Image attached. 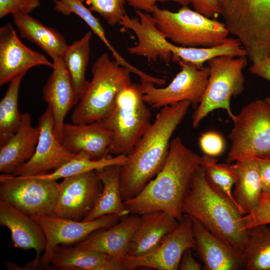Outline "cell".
<instances>
[{
  "label": "cell",
  "instance_id": "e0dca14e",
  "mask_svg": "<svg viewBox=\"0 0 270 270\" xmlns=\"http://www.w3.org/2000/svg\"><path fill=\"white\" fill-rule=\"evenodd\" d=\"M138 18L126 14L118 24L123 28L131 30L138 38L137 44L127 50L133 55L146 57L149 62L158 60L168 64L172 58L169 49L170 42L156 26L151 14L135 10Z\"/></svg>",
  "mask_w": 270,
  "mask_h": 270
},
{
  "label": "cell",
  "instance_id": "5bb4252c",
  "mask_svg": "<svg viewBox=\"0 0 270 270\" xmlns=\"http://www.w3.org/2000/svg\"><path fill=\"white\" fill-rule=\"evenodd\" d=\"M102 188L96 170L64 178L58 183L53 214L82 220L94 206Z\"/></svg>",
  "mask_w": 270,
  "mask_h": 270
},
{
  "label": "cell",
  "instance_id": "cb8c5ba5",
  "mask_svg": "<svg viewBox=\"0 0 270 270\" xmlns=\"http://www.w3.org/2000/svg\"><path fill=\"white\" fill-rule=\"evenodd\" d=\"M140 216L139 226L130 242L128 256H139L150 252L177 227L180 222L162 211L143 214Z\"/></svg>",
  "mask_w": 270,
  "mask_h": 270
},
{
  "label": "cell",
  "instance_id": "ab89813d",
  "mask_svg": "<svg viewBox=\"0 0 270 270\" xmlns=\"http://www.w3.org/2000/svg\"><path fill=\"white\" fill-rule=\"evenodd\" d=\"M194 10L211 18H216L220 15L218 0H191Z\"/></svg>",
  "mask_w": 270,
  "mask_h": 270
},
{
  "label": "cell",
  "instance_id": "44dd1931",
  "mask_svg": "<svg viewBox=\"0 0 270 270\" xmlns=\"http://www.w3.org/2000/svg\"><path fill=\"white\" fill-rule=\"evenodd\" d=\"M140 215L129 214L114 225L97 230L78 242V248L104 252L121 264L128 255L130 240L138 228Z\"/></svg>",
  "mask_w": 270,
  "mask_h": 270
},
{
  "label": "cell",
  "instance_id": "836d02e7",
  "mask_svg": "<svg viewBox=\"0 0 270 270\" xmlns=\"http://www.w3.org/2000/svg\"><path fill=\"white\" fill-rule=\"evenodd\" d=\"M200 166L204 168L206 178L210 186L234 203L240 210L232 192L236 178L228 163H218L215 157L204 154L201 156Z\"/></svg>",
  "mask_w": 270,
  "mask_h": 270
},
{
  "label": "cell",
  "instance_id": "3957f363",
  "mask_svg": "<svg viewBox=\"0 0 270 270\" xmlns=\"http://www.w3.org/2000/svg\"><path fill=\"white\" fill-rule=\"evenodd\" d=\"M182 212L242 253L247 238L243 215L234 203L210 186L201 166L194 174L182 204Z\"/></svg>",
  "mask_w": 270,
  "mask_h": 270
},
{
  "label": "cell",
  "instance_id": "4fadbf2b",
  "mask_svg": "<svg viewBox=\"0 0 270 270\" xmlns=\"http://www.w3.org/2000/svg\"><path fill=\"white\" fill-rule=\"evenodd\" d=\"M196 250L192 220L184 214L177 227L154 250L144 256L127 255L122 262L124 270H133L146 268L158 270H176L184 252Z\"/></svg>",
  "mask_w": 270,
  "mask_h": 270
},
{
  "label": "cell",
  "instance_id": "ba28073f",
  "mask_svg": "<svg viewBox=\"0 0 270 270\" xmlns=\"http://www.w3.org/2000/svg\"><path fill=\"white\" fill-rule=\"evenodd\" d=\"M231 118L226 163L270 156V108L264 100L250 102Z\"/></svg>",
  "mask_w": 270,
  "mask_h": 270
},
{
  "label": "cell",
  "instance_id": "1f68e13d",
  "mask_svg": "<svg viewBox=\"0 0 270 270\" xmlns=\"http://www.w3.org/2000/svg\"><path fill=\"white\" fill-rule=\"evenodd\" d=\"M26 72L11 80L0 102V146L3 144L18 130L22 114L18 110V93L20 82Z\"/></svg>",
  "mask_w": 270,
  "mask_h": 270
},
{
  "label": "cell",
  "instance_id": "ee69618b",
  "mask_svg": "<svg viewBox=\"0 0 270 270\" xmlns=\"http://www.w3.org/2000/svg\"><path fill=\"white\" fill-rule=\"evenodd\" d=\"M192 248L186 249L184 252L179 266L180 270H201L203 266L198 262L194 258Z\"/></svg>",
  "mask_w": 270,
  "mask_h": 270
},
{
  "label": "cell",
  "instance_id": "d590c367",
  "mask_svg": "<svg viewBox=\"0 0 270 270\" xmlns=\"http://www.w3.org/2000/svg\"><path fill=\"white\" fill-rule=\"evenodd\" d=\"M89 6L92 12L98 13L112 26L118 24L126 14V0H82Z\"/></svg>",
  "mask_w": 270,
  "mask_h": 270
},
{
  "label": "cell",
  "instance_id": "e575fe53",
  "mask_svg": "<svg viewBox=\"0 0 270 270\" xmlns=\"http://www.w3.org/2000/svg\"><path fill=\"white\" fill-rule=\"evenodd\" d=\"M54 8L64 16L74 14L80 17L94 32L104 42L110 50L112 46L108 40L104 28L100 20L95 16L88 8L86 7L82 0H53Z\"/></svg>",
  "mask_w": 270,
  "mask_h": 270
},
{
  "label": "cell",
  "instance_id": "d4e9b609",
  "mask_svg": "<svg viewBox=\"0 0 270 270\" xmlns=\"http://www.w3.org/2000/svg\"><path fill=\"white\" fill-rule=\"evenodd\" d=\"M228 165L236 178L234 200L242 214L246 215L258 206L262 192L258 160H240Z\"/></svg>",
  "mask_w": 270,
  "mask_h": 270
},
{
  "label": "cell",
  "instance_id": "d6a6232c",
  "mask_svg": "<svg viewBox=\"0 0 270 270\" xmlns=\"http://www.w3.org/2000/svg\"><path fill=\"white\" fill-rule=\"evenodd\" d=\"M126 160L127 156L122 154L114 157L108 155L99 160H92L85 156H81L73 158L52 172L36 176L44 179L57 180L110 166H122Z\"/></svg>",
  "mask_w": 270,
  "mask_h": 270
},
{
  "label": "cell",
  "instance_id": "f546056e",
  "mask_svg": "<svg viewBox=\"0 0 270 270\" xmlns=\"http://www.w3.org/2000/svg\"><path fill=\"white\" fill-rule=\"evenodd\" d=\"M92 32H87L80 39L68 45L62 56L74 90L80 98L89 82L86 78L90 52Z\"/></svg>",
  "mask_w": 270,
  "mask_h": 270
},
{
  "label": "cell",
  "instance_id": "4316f807",
  "mask_svg": "<svg viewBox=\"0 0 270 270\" xmlns=\"http://www.w3.org/2000/svg\"><path fill=\"white\" fill-rule=\"evenodd\" d=\"M14 24L20 36L35 44L52 60L62 57L68 46L64 36L54 28L47 26L30 14H12Z\"/></svg>",
  "mask_w": 270,
  "mask_h": 270
},
{
  "label": "cell",
  "instance_id": "4dcf8cb0",
  "mask_svg": "<svg viewBox=\"0 0 270 270\" xmlns=\"http://www.w3.org/2000/svg\"><path fill=\"white\" fill-rule=\"evenodd\" d=\"M242 254L246 270H270V224H260L247 230Z\"/></svg>",
  "mask_w": 270,
  "mask_h": 270
},
{
  "label": "cell",
  "instance_id": "f6af8a7d",
  "mask_svg": "<svg viewBox=\"0 0 270 270\" xmlns=\"http://www.w3.org/2000/svg\"><path fill=\"white\" fill-rule=\"evenodd\" d=\"M264 100H266L270 108V96L266 98Z\"/></svg>",
  "mask_w": 270,
  "mask_h": 270
},
{
  "label": "cell",
  "instance_id": "7bdbcfd3",
  "mask_svg": "<svg viewBox=\"0 0 270 270\" xmlns=\"http://www.w3.org/2000/svg\"><path fill=\"white\" fill-rule=\"evenodd\" d=\"M249 70L251 74L270 82V56L252 63Z\"/></svg>",
  "mask_w": 270,
  "mask_h": 270
},
{
  "label": "cell",
  "instance_id": "7a4b0ae2",
  "mask_svg": "<svg viewBox=\"0 0 270 270\" xmlns=\"http://www.w3.org/2000/svg\"><path fill=\"white\" fill-rule=\"evenodd\" d=\"M201 156L187 148L178 136L170 143L168 156L160 171L135 197L124 202L130 214L162 211L180 222L182 204Z\"/></svg>",
  "mask_w": 270,
  "mask_h": 270
},
{
  "label": "cell",
  "instance_id": "9c48e42d",
  "mask_svg": "<svg viewBox=\"0 0 270 270\" xmlns=\"http://www.w3.org/2000/svg\"><path fill=\"white\" fill-rule=\"evenodd\" d=\"M247 63L246 56H221L208 62V82L203 97L192 115L194 128H197L202 120L215 110H224L230 118L233 116L230 100L244 90L243 70Z\"/></svg>",
  "mask_w": 270,
  "mask_h": 270
},
{
  "label": "cell",
  "instance_id": "ffe728a7",
  "mask_svg": "<svg viewBox=\"0 0 270 270\" xmlns=\"http://www.w3.org/2000/svg\"><path fill=\"white\" fill-rule=\"evenodd\" d=\"M0 224L9 230L12 242L16 248L35 250L34 260L28 263L24 269L38 267L46 244L44 232L39 224L30 216L0 200Z\"/></svg>",
  "mask_w": 270,
  "mask_h": 270
},
{
  "label": "cell",
  "instance_id": "277c9868",
  "mask_svg": "<svg viewBox=\"0 0 270 270\" xmlns=\"http://www.w3.org/2000/svg\"><path fill=\"white\" fill-rule=\"evenodd\" d=\"M230 34L252 62L270 56V0H218Z\"/></svg>",
  "mask_w": 270,
  "mask_h": 270
},
{
  "label": "cell",
  "instance_id": "484cf974",
  "mask_svg": "<svg viewBox=\"0 0 270 270\" xmlns=\"http://www.w3.org/2000/svg\"><path fill=\"white\" fill-rule=\"evenodd\" d=\"M51 264L62 270H122L121 264L106 254L84 249L76 246L68 247L58 245L54 248Z\"/></svg>",
  "mask_w": 270,
  "mask_h": 270
},
{
  "label": "cell",
  "instance_id": "2e32d148",
  "mask_svg": "<svg viewBox=\"0 0 270 270\" xmlns=\"http://www.w3.org/2000/svg\"><path fill=\"white\" fill-rule=\"evenodd\" d=\"M39 66L52 68L54 64L44 54L24 44L11 23L2 26L0 28V86Z\"/></svg>",
  "mask_w": 270,
  "mask_h": 270
},
{
  "label": "cell",
  "instance_id": "6da1fadb",
  "mask_svg": "<svg viewBox=\"0 0 270 270\" xmlns=\"http://www.w3.org/2000/svg\"><path fill=\"white\" fill-rule=\"evenodd\" d=\"M190 104V101L184 100L162 108L126 156L120 172L124 202L137 196L160 171L168 156L170 138Z\"/></svg>",
  "mask_w": 270,
  "mask_h": 270
},
{
  "label": "cell",
  "instance_id": "30bf717a",
  "mask_svg": "<svg viewBox=\"0 0 270 270\" xmlns=\"http://www.w3.org/2000/svg\"><path fill=\"white\" fill-rule=\"evenodd\" d=\"M58 190L56 180L36 176L0 175V200L30 216L53 214Z\"/></svg>",
  "mask_w": 270,
  "mask_h": 270
},
{
  "label": "cell",
  "instance_id": "ac0fdd59",
  "mask_svg": "<svg viewBox=\"0 0 270 270\" xmlns=\"http://www.w3.org/2000/svg\"><path fill=\"white\" fill-rule=\"evenodd\" d=\"M52 71L42 90V98L48 104L54 121V132L61 142L64 118L80 100L62 57L52 60Z\"/></svg>",
  "mask_w": 270,
  "mask_h": 270
},
{
  "label": "cell",
  "instance_id": "603a6c76",
  "mask_svg": "<svg viewBox=\"0 0 270 270\" xmlns=\"http://www.w3.org/2000/svg\"><path fill=\"white\" fill-rule=\"evenodd\" d=\"M38 126L32 125L30 114H22L16 131L0 146V172L12 174L20 166L28 160L34 152L39 138Z\"/></svg>",
  "mask_w": 270,
  "mask_h": 270
},
{
  "label": "cell",
  "instance_id": "9a60e30c",
  "mask_svg": "<svg viewBox=\"0 0 270 270\" xmlns=\"http://www.w3.org/2000/svg\"><path fill=\"white\" fill-rule=\"evenodd\" d=\"M38 140L32 158L18 166L12 174L16 176H32L55 170L74 158L84 156L68 150L54 132L52 113L47 107L38 120Z\"/></svg>",
  "mask_w": 270,
  "mask_h": 270
},
{
  "label": "cell",
  "instance_id": "74e56055",
  "mask_svg": "<svg viewBox=\"0 0 270 270\" xmlns=\"http://www.w3.org/2000/svg\"><path fill=\"white\" fill-rule=\"evenodd\" d=\"M40 5V0H0V18L10 14H30Z\"/></svg>",
  "mask_w": 270,
  "mask_h": 270
},
{
  "label": "cell",
  "instance_id": "60d3db41",
  "mask_svg": "<svg viewBox=\"0 0 270 270\" xmlns=\"http://www.w3.org/2000/svg\"><path fill=\"white\" fill-rule=\"evenodd\" d=\"M126 2L135 10H139L144 12L152 14L156 3L174 2L182 6H188L191 0H126Z\"/></svg>",
  "mask_w": 270,
  "mask_h": 270
},
{
  "label": "cell",
  "instance_id": "8d00e7d4",
  "mask_svg": "<svg viewBox=\"0 0 270 270\" xmlns=\"http://www.w3.org/2000/svg\"><path fill=\"white\" fill-rule=\"evenodd\" d=\"M242 220L246 230L260 224H270V194L262 192L258 206L250 213L243 216Z\"/></svg>",
  "mask_w": 270,
  "mask_h": 270
},
{
  "label": "cell",
  "instance_id": "b9f144b4",
  "mask_svg": "<svg viewBox=\"0 0 270 270\" xmlns=\"http://www.w3.org/2000/svg\"><path fill=\"white\" fill-rule=\"evenodd\" d=\"M256 158L258 162L262 193L270 194V156Z\"/></svg>",
  "mask_w": 270,
  "mask_h": 270
},
{
  "label": "cell",
  "instance_id": "8992f818",
  "mask_svg": "<svg viewBox=\"0 0 270 270\" xmlns=\"http://www.w3.org/2000/svg\"><path fill=\"white\" fill-rule=\"evenodd\" d=\"M152 14L156 26L167 39L183 47L218 46L230 34L224 22L208 18L188 6H182L176 12L156 6Z\"/></svg>",
  "mask_w": 270,
  "mask_h": 270
},
{
  "label": "cell",
  "instance_id": "d6986e66",
  "mask_svg": "<svg viewBox=\"0 0 270 270\" xmlns=\"http://www.w3.org/2000/svg\"><path fill=\"white\" fill-rule=\"evenodd\" d=\"M112 133L102 120L88 124L64 123L61 143L70 152L99 160L109 154Z\"/></svg>",
  "mask_w": 270,
  "mask_h": 270
},
{
  "label": "cell",
  "instance_id": "8fae6325",
  "mask_svg": "<svg viewBox=\"0 0 270 270\" xmlns=\"http://www.w3.org/2000/svg\"><path fill=\"white\" fill-rule=\"evenodd\" d=\"M178 62L181 70L166 87L157 88L148 82L140 84L146 104L160 108L184 100L193 104H200L208 86L210 67L198 69L190 64Z\"/></svg>",
  "mask_w": 270,
  "mask_h": 270
},
{
  "label": "cell",
  "instance_id": "7c38bea8",
  "mask_svg": "<svg viewBox=\"0 0 270 270\" xmlns=\"http://www.w3.org/2000/svg\"><path fill=\"white\" fill-rule=\"evenodd\" d=\"M31 217L40 226L46 237V247L39 264L44 268L50 267L53 252L57 246L79 242L97 230L114 225L120 218L116 214L104 216L90 221L76 220L54 214Z\"/></svg>",
  "mask_w": 270,
  "mask_h": 270
},
{
  "label": "cell",
  "instance_id": "7402d4cb",
  "mask_svg": "<svg viewBox=\"0 0 270 270\" xmlns=\"http://www.w3.org/2000/svg\"><path fill=\"white\" fill-rule=\"evenodd\" d=\"M190 218L196 249L204 264V270H238L244 266L242 252L214 236L196 220Z\"/></svg>",
  "mask_w": 270,
  "mask_h": 270
},
{
  "label": "cell",
  "instance_id": "52a82bcc",
  "mask_svg": "<svg viewBox=\"0 0 270 270\" xmlns=\"http://www.w3.org/2000/svg\"><path fill=\"white\" fill-rule=\"evenodd\" d=\"M150 118L140 84L131 83L122 89L112 110L102 120L112 133L109 154L127 156L151 124Z\"/></svg>",
  "mask_w": 270,
  "mask_h": 270
},
{
  "label": "cell",
  "instance_id": "f35d334b",
  "mask_svg": "<svg viewBox=\"0 0 270 270\" xmlns=\"http://www.w3.org/2000/svg\"><path fill=\"white\" fill-rule=\"evenodd\" d=\"M199 145L204 154L214 157L220 154L224 148L222 136L214 132L202 134L199 139Z\"/></svg>",
  "mask_w": 270,
  "mask_h": 270
},
{
  "label": "cell",
  "instance_id": "f1b7e54d",
  "mask_svg": "<svg viewBox=\"0 0 270 270\" xmlns=\"http://www.w3.org/2000/svg\"><path fill=\"white\" fill-rule=\"evenodd\" d=\"M170 48L174 60L190 64L198 69L202 68L206 62L216 57L246 56V52L238 39L232 38H228L222 44L213 46L183 47L172 43Z\"/></svg>",
  "mask_w": 270,
  "mask_h": 270
},
{
  "label": "cell",
  "instance_id": "5b68a950",
  "mask_svg": "<svg viewBox=\"0 0 270 270\" xmlns=\"http://www.w3.org/2000/svg\"><path fill=\"white\" fill-rule=\"evenodd\" d=\"M92 79L76 105L71 116L74 124H88L103 120L112 110L118 92L130 84L131 72L108 53L102 54L94 63Z\"/></svg>",
  "mask_w": 270,
  "mask_h": 270
},
{
  "label": "cell",
  "instance_id": "83f0119b",
  "mask_svg": "<svg viewBox=\"0 0 270 270\" xmlns=\"http://www.w3.org/2000/svg\"><path fill=\"white\" fill-rule=\"evenodd\" d=\"M120 165H114L96 170L103 188L102 193L92 209L82 219L90 221L108 214L120 218L129 214L122 199Z\"/></svg>",
  "mask_w": 270,
  "mask_h": 270
}]
</instances>
